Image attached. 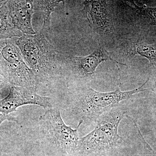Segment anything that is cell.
<instances>
[{
  "label": "cell",
  "instance_id": "6da1fadb",
  "mask_svg": "<svg viewBox=\"0 0 156 156\" xmlns=\"http://www.w3.org/2000/svg\"><path fill=\"white\" fill-rule=\"evenodd\" d=\"M23 59L34 73L38 85L55 74L58 66V55L54 47L42 33L24 34L14 38Z\"/></svg>",
  "mask_w": 156,
  "mask_h": 156
},
{
  "label": "cell",
  "instance_id": "7a4b0ae2",
  "mask_svg": "<svg viewBox=\"0 0 156 156\" xmlns=\"http://www.w3.org/2000/svg\"><path fill=\"white\" fill-rule=\"evenodd\" d=\"M149 79L142 86L134 90L122 91L117 89L111 92H98L91 87L82 90L76 98L73 110L81 122L84 120H97L105 113L118 107L121 102L130 99L135 94L148 89L144 87Z\"/></svg>",
  "mask_w": 156,
  "mask_h": 156
},
{
  "label": "cell",
  "instance_id": "3957f363",
  "mask_svg": "<svg viewBox=\"0 0 156 156\" xmlns=\"http://www.w3.org/2000/svg\"><path fill=\"white\" fill-rule=\"evenodd\" d=\"M126 112L118 107L101 115L94 130L80 139L78 147L87 153H97L122 144L124 140L118 128Z\"/></svg>",
  "mask_w": 156,
  "mask_h": 156
},
{
  "label": "cell",
  "instance_id": "277c9868",
  "mask_svg": "<svg viewBox=\"0 0 156 156\" xmlns=\"http://www.w3.org/2000/svg\"><path fill=\"white\" fill-rule=\"evenodd\" d=\"M0 75L10 85L36 89L38 86L14 38L0 41Z\"/></svg>",
  "mask_w": 156,
  "mask_h": 156
},
{
  "label": "cell",
  "instance_id": "5b68a950",
  "mask_svg": "<svg viewBox=\"0 0 156 156\" xmlns=\"http://www.w3.org/2000/svg\"><path fill=\"white\" fill-rule=\"evenodd\" d=\"M53 142L64 152L70 153L78 147L80 138L78 129L66 125L57 106L47 109L40 116Z\"/></svg>",
  "mask_w": 156,
  "mask_h": 156
},
{
  "label": "cell",
  "instance_id": "8992f818",
  "mask_svg": "<svg viewBox=\"0 0 156 156\" xmlns=\"http://www.w3.org/2000/svg\"><path fill=\"white\" fill-rule=\"evenodd\" d=\"M27 105H39L45 110L53 106L51 98L39 95L36 89L10 85L9 94L0 100V114L9 115Z\"/></svg>",
  "mask_w": 156,
  "mask_h": 156
},
{
  "label": "cell",
  "instance_id": "52a82bcc",
  "mask_svg": "<svg viewBox=\"0 0 156 156\" xmlns=\"http://www.w3.org/2000/svg\"><path fill=\"white\" fill-rule=\"evenodd\" d=\"M6 4L14 27L24 34L35 35L32 24L35 11L33 1H8Z\"/></svg>",
  "mask_w": 156,
  "mask_h": 156
},
{
  "label": "cell",
  "instance_id": "ba28073f",
  "mask_svg": "<svg viewBox=\"0 0 156 156\" xmlns=\"http://www.w3.org/2000/svg\"><path fill=\"white\" fill-rule=\"evenodd\" d=\"M112 61L117 64L128 66L127 65L121 63L112 58L108 52L102 47L97 48L90 55L84 57L75 56L72 62L80 75L83 77L91 76L95 73L96 68L101 62L104 61Z\"/></svg>",
  "mask_w": 156,
  "mask_h": 156
},
{
  "label": "cell",
  "instance_id": "9c48e42d",
  "mask_svg": "<svg viewBox=\"0 0 156 156\" xmlns=\"http://www.w3.org/2000/svg\"><path fill=\"white\" fill-rule=\"evenodd\" d=\"M105 4V1H87L85 2L84 9L88 10L91 16L94 32L104 31L109 25Z\"/></svg>",
  "mask_w": 156,
  "mask_h": 156
},
{
  "label": "cell",
  "instance_id": "30bf717a",
  "mask_svg": "<svg viewBox=\"0 0 156 156\" xmlns=\"http://www.w3.org/2000/svg\"><path fill=\"white\" fill-rule=\"evenodd\" d=\"M7 2L0 8V41L19 37L23 35L13 25Z\"/></svg>",
  "mask_w": 156,
  "mask_h": 156
},
{
  "label": "cell",
  "instance_id": "8fae6325",
  "mask_svg": "<svg viewBox=\"0 0 156 156\" xmlns=\"http://www.w3.org/2000/svg\"><path fill=\"white\" fill-rule=\"evenodd\" d=\"M62 2L61 1H33L34 10L41 11L43 17L44 24L42 29L43 33L48 32L50 30L51 26V14Z\"/></svg>",
  "mask_w": 156,
  "mask_h": 156
},
{
  "label": "cell",
  "instance_id": "7c38bea8",
  "mask_svg": "<svg viewBox=\"0 0 156 156\" xmlns=\"http://www.w3.org/2000/svg\"><path fill=\"white\" fill-rule=\"evenodd\" d=\"M136 53L149 59L151 63L156 64V45L142 44L136 49Z\"/></svg>",
  "mask_w": 156,
  "mask_h": 156
},
{
  "label": "cell",
  "instance_id": "4fadbf2b",
  "mask_svg": "<svg viewBox=\"0 0 156 156\" xmlns=\"http://www.w3.org/2000/svg\"><path fill=\"white\" fill-rule=\"evenodd\" d=\"M5 121H12V122L18 123L17 119L12 116L10 115H6L0 114V126Z\"/></svg>",
  "mask_w": 156,
  "mask_h": 156
},
{
  "label": "cell",
  "instance_id": "5bb4252c",
  "mask_svg": "<svg viewBox=\"0 0 156 156\" xmlns=\"http://www.w3.org/2000/svg\"><path fill=\"white\" fill-rule=\"evenodd\" d=\"M136 129H137L138 133H139L140 135V137H141V139L143 141L144 143V145H145V146L151 152L153 156H156V151L153 149L145 141V139H144V138L143 136H142V134L140 133V131L139 128H138V127H136Z\"/></svg>",
  "mask_w": 156,
  "mask_h": 156
},
{
  "label": "cell",
  "instance_id": "9a60e30c",
  "mask_svg": "<svg viewBox=\"0 0 156 156\" xmlns=\"http://www.w3.org/2000/svg\"><path fill=\"white\" fill-rule=\"evenodd\" d=\"M8 86H10V84L2 76L0 75V92L2 89Z\"/></svg>",
  "mask_w": 156,
  "mask_h": 156
},
{
  "label": "cell",
  "instance_id": "2e32d148",
  "mask_svg": "<svg viewBox=\"0 0 156 156\" xmlns=\"http://www.w3.org/2000/svg\"><path fill=\"white\" fill-rule=\"evenodd\" d=\"M7 2V1H2V0H0V8H1L3 5H4Z\"/></svg>",
  "mask_w": 156,
  "mask_h": 156
},
{
  "label": "cell",
  "instance_id": "e0dca14e",
  "mask_svg": "<svg viewBox=\"0 0 156 156\" xmlns=\"http://www.w3.org/2000/svg\"><path fill=\"white\" fill-rule=\"evenodd\" d=\"M154 15L155 17H156V10L154 11Z\"/></svg>",
  "mask_w": 156,
  "mask_h": 156
},
{
  "label": "cell",
  "instance_id": "ac0fdd59",
  "mask_svg": "<svg viewBox=\"0 0 156 156\" xmlns=\"http://www.w3.org/2000/svg\"><path fill=\"white\" fill-rule=\"evenodd\" d=\"M155 134H156V128L155 129Z\"/></svg>",
  "mask_w": 156,
  "mask_h": 156
}]
</instances>
